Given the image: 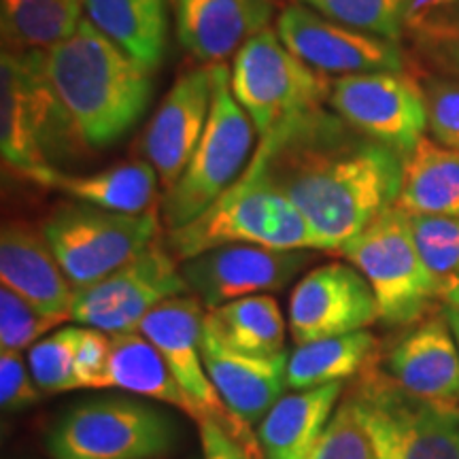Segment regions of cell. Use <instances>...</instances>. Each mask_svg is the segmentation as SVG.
<instances>
[{
  "label": "cell",
  "mask_w": 459,
  "mask_h": 459,
  "mask_svg": "<svg viewBox=\"0 0 459 459\" xmlns=\"http://www.w3.org/2000/svg\"><path fill=\"white\" fill-rule=\"evenodd\" d=\"M338 254L370 283L383 324L412 325L434 313L443 281L423 262L412 237L411 215L400 204L377 217Z\"/></svg>",
  "instance_id": "8992f818"
},
{
  "label": "cell",
  "mask_w": 459,
  "mask_h": 459,
  "mask_svg": "<svg viewBox=\"0 0 459 459\" xmlns=\"http://www.w3.org/2000/svg\"><path fill=\"white\" fill-rule=\"evenodd\" d=\"M189 294L181 264L162 238L99 283L77 290L71 324L124 334L141 328L153 308L175 296Z\"/></svg>",
  "instance_id": "8fae6325"
},
{
  "label": "cell",
  "mask_w": 459,
  "mask_h": 459,
  "mask_svg": "<svg viewBox=\"0 0 459 459\" xmlns=\"http://www.w3.org/2000/svg\"><path fill=\"white\" fill-rule=\"evenodd\" d=\"M377 361V338L359 330L351 334L296 344L287 358V389L300 392L359 377Z\"/></svg>",
  "instance_id": "4316f807"
},
{
  "label": "cell",
  "mask_w": 459,
  "mask_h": 459,
  "mask_svg": "<svg viewBox=\"0 0 459 459\" xmlns=\"http://www.w3.org/2000/svg\"><path fill=\"white\" fill-rule=\"evenodd\" d=\"M0 281L60 324L71 321L77 290L62 271L43 230L26 221L3 223Z\"/></svg>",
  "instance_id": "44dd1931"
},
{
  "label": "cell",
  "mask_w": 459,
  "mask_h": 459,
  "mask_svg": "<svg viewBox=\"0 0 459 459\" xmlns=\"http://www.w3.org/2000/svg\"><path fill=\"white\" fill-rule=\"evenodd\" d=\"M274 30L291 54L325 77L406 71L400 41L341 24L302 3L281 9Z\"/></svg>",
  "instance_id": "5bb4252c"
},
{
  "label": "cell",
  "mask_w": 459,
  "mask_h": 459,
  "mask_svg": "<svg viewBox=\"0 0 459 459\" xmlns=\"http://www.w3.org/2000/svg\"><path fill=\"white\" fill-rule=\"evenodd\" d=\"M170 9L181 48L203 65H223L279 15L277 0H170Z\"/></svg>",
  "instance_id": "ffe728a7"
},
{
  "label": "cell",
  "mask_w": 459,
  "mask_h": 459,
  "mask_svg": "<svg viewBox=\"0 0 459 459\" xmlns=\"http://www.w3.org/2000/svg\"><path fill=\"white\" fill-rule=\"evenodd\" d=\"M255 134L254 122L230 88V68L215 65V100L203 139L179 181L166 189L158 204L166 230L196 220L238 181L255 153Z\"/></svg>",
  "instance_id": "52a82bcc"
},
{
  "label": "cell",
  "mask_w": 459,
  "mask_h": 459,
  "mask_svg": "<svg viewBox=\"0 0 459 459\" xmlns=\"http://www.w3.org/2000/svg\"><path fill=\"white\" fill-rule=\"evenodd\" d=\"M26 179L41 187L57 189L77 203L117 211V213H145L158 209L160 177L147 160L119 162L88 175H74L56 166H45L34 170Z\"/></svg>",
  "instance_id": "7402d4cb"
},
{
  "label": "cell",
  "mask_w": 459,
  "mask_h": 459,
  "mask_svg": "<svg viewBox=\"0 0 459 459\" xmlns=\"http://www.w3.org/2000/svg\"><path fill=\"white\" fill-rule=\"evenodd\" d=\"M378 321L375 291L353 264L330 262L298 279L290 298V334L296 344L351 334Z\"/></svg>",
  "instance_id": "2e32d148"
},
{
  "label": "cell",
  "mask_w": 459,
  "mask_h": 459,
  "mask_svg": "<svg viewBox=\"0 0 459 459\" xmlns=\"http://www.w3.org/2000/svg\"><path fill=\"white\" fill-rule=\"evenodd\" d=\"M307 459H378L368 423L353 394L338 402Z\"/></svg>",
  "instance_id": "1f68e13d"
},
{
  "label": "cell",
  "mask_w": 459,
  "mask_h": 459,
  "mask_svg": "<svg viewBox=\"0 0 459 459\" xmlns=\"http://www.w3.org/2000/svg\"><path fill=\"white\" fill-rule=\"evenodd\" d=\"M215 100V65L189 68L175 79L141 139V153L166 192L179 181L203 139Z\"/></svg>",
  "instance_id": "e0dca14e"
},
{
  "label": "cell",
  "mask_w": 459,
  "mask_h": 459,
  "mask_svg": "<svg viewBox=\"0 0 459 459\" xmlns=\"http://www.w3.org/2000/svg\"><path fill=\"white\" fill-rule=\"evenodd\" d=\"M378 459H459V406H440L395 385L375 364L351 392Z\"/></svg>",
  "instance_id": "30bf717a"
},
{
  "label": "cell",
  "mask_w": 459,
  "mask_h": 459,
  "mask_svg": "<svg viewBox=\"0 0 459 459\" xmlns=\"http://www.w3.org/2000/svg\"><path fill=\"white\" fill-rule=\"evenodd\" d=\"M308 9L377 37L400 41L411 0H298Z\"/></svg>",
  "instance_id": "4dcf8cb0"
},
{
  "label": "cell",
  "mask_w": 459,
  "mask_h": 459,
  "mask_svg": "<svg viewBox=\"0 0 459 459\" xmlns=\"http://www.w3.org/2000/svg\"><path fill=\"white\" fill-rule=\"evenodd\" d=\"M230 88L262 139L285 119L328 105L332 79L304 65L268 28L234 56Z\"/></svg>",
  "instance_id": "9c48e42d"
},
{
  "label": "cell",
  "mask_w": 459,
  "mask_h": 459,
  "mask_svg": "<svg viewBox=\"0 0 459 459\" xmlns=\"http://www.w3.org/2000/svg\"><path fill=\"white\" fill-rule=\"evenodd\" d=\"M13 459H32V457H13Z\"/></svg>",
  "instance_id": "7bdbcfd3"
},
{
  "label": "cell",
  "mask_w": 459,
  "mask_h": 459,
  "mask_svg": "<svg viewBox=\"0 0 459 459\" xmlns=\"http://www.w3.org/2000/svg\"><path fill=\"white\" fill-rule=\"evenodd\" d=\"M82 132L45 71L43 51L0 56V153L26 179L85 149ZM90 149V147H88Z\"/></svg>",
  "instance_id": "3957f363"
},
{
  "label": "cell",
  "mask_w": 459,
  "mask_h": 459,
  "mask_svg": "<svg viewBox=\"0 0 459 459\" xmlns=\"http://www.w3.org/2000/svg\"><path fill=\"white\" fill-rule=\"evenodd\" d=\"M83 325L56 328L28 349V366L41 394L77 392L74 358L82 342Z\"/></svg>",
  "instance_id": "f546056e"
},
{
  "label": "cell",
  "mask_w": 459,
  "mask_h": 459,
  "mask_svg": "<svg viewBox=\"0 0 459 459\" xmlns=\"http://www.w3.org/2000/svg\"><path fill=\"white\" fill-rule=\"evenodd\" d=\"M158 402L102 395L73 404L48 434L51 459H160L177 446L179 428Z\"/></svg>",
  "instance_id": "5b68a950"
},
{
  "label": "cell",
  "mask_w": 459,
  "mask_h": 459,
  "mask_svg": "<svg viewBox=\"0 0 459 459\" xmlns=\"http://www.w3.org/2000/svg\"><path fill=\"white\" fill-rule=\"evenodd\" d=\"M415 48L436 73L459 77V4L409 30Z\"/></svg>",
  "instance_id": "e575fe53"
},
{
  "label": "cell",
  "mask_w": 459,
  "mask_h": 459,
  "mask_svg": "<svg viewBox=\"0 0 459 459\" xmlns=\"http://www.w3.org/2000/svg\"><path fill=\"white\" fill-rule=\"evenodd\" d=\"M443 313H445L446 321H449L453 334H455L457 347H459V308H455V307H443Z\"/></svg>",
  "instance_id": "b9f144b4"
},
{
  "label": "cell",
  "mask_w": 459,
  "mask_h": 459,
  "mask_svg": "<svg viewBox=\"0 0 459 459\" xmlns=\"http://www.w3.org/2000/svg\"><path fill=\"white\" fill-rule=\"evenodd\" d=\"M198 429L203 459H251V453L220 423L200 421Z\"/></svg>",
  "instance_id": "f35d334b"
},
{
  "label": "cell",
  "mask_w": 459,
  "mask_h": 459,
  "mask_svg": "<svg viewBox=\"0 0 459 459\" xmlns=\"http://www.w3.org/2000/svg\"><path fill=\"white\" fill-rule=\"evenodd\" d=\"M111 355V334L96 328H85L74 358L77 389H105V372Z\"/></svg>",
  "instance_id": "74e56055"
},
{
  "label": "cell",
  "mask_w": 459,
  "mask_h": 459,
  "mask_svg": "<svg viewBox=\"0 0 459 459\" xmlns=\"http://www.w3.org/2000/svg\"><path fill=\"white\" fill-rule=\"evenodd\" d=\"M41 230L74 290L99 283L160 238V211L117 213L77 200L49 211Z\"/></svg>",
  "instance_id": "ba28073f"
},
{
  "label": "cell",
  "mask_w": 459,
  "mask_h": 459,
  "mask_svg": "<svg viewBox=\"0 0 459 459\" xmlns=\"http://www.w3.org/2000/svg\"><path fill=\"white\" fill-rule=\"evenodd\" d=\"M57 325L60 321L45 315L11 287L0 285V349L24 353Z\"/></svg>",
  "instance_id": "836d02e7"
},
{
  "label": "cell",
  "mask_w": 459,
  "mask_h": 459,
  "mask_svg": "<svg viewBox=\"0 0 459 459\" xmlns=\"http://www.w3.org/2000/svg\"><path fill=\"white\" fill-rule=\"evenodd\" d=\"M455 4H459V0H411L409 15H406V30L426 24L436 15L446 13Z\"/></svg>",
  "instance_id": "ab89813d"
},
{
  "label": "cell",
  "mask_w": 459,
  "mask_h": 459,
  "mask_svg": "<svg viewBox=\"0 0 459 459\" xmlns=\"http://www.w3.org/2000/svg\"><path fill=\"white\" fill-rule=\"evenodd\" d=\"M45 71L90 149L108 147L128 134L153 96V73L90 20L45 51Z\"/></svg>",
  "instance_id": "7a4b0ae2"
},
{
  "label": "cell",
  "mask_w": 459,
  "mask_h": 459,
  "mask_svg": "<svg viewBox=\"0 0 459 459\" xmlns=\"http://www.w3.org/2000/svg\"><path fill=\"white\" fill-rule=\"evenodd\" d=\"M428 105V130L436 143L459 152V77L426 74L421 79Z\"/></svg>",
  "instance_id": "d590c367"
},
{
  "label": "cell",
  "mask_w": 459,
  "mask_h": 459,
  "mask_svg": "<svg viewBox=\"0 0 459 459\" xmlns=\"http://www.w3.org/2000/svg\"><path fill=\"white\" fill-rule=\"evenodd\" d=\"M411 228L429 271L440 281L455 277L459 273V217L411 215Z\"/></svg>",
  "instance_id": "d6a6232c"
},
{
  "label": "cell",
  "mask_w": 459,
  "mask_h": 459,
  "mask_svg": "<svg viewBox=\"0 0 459 459\" xmlns=\"http://www.w3.org/2000/svg\"><path fill=\"white\" fill-rule=\"evenodd\" d=\"M41 398L30 366L22 351L0 349V406L9 415L28 411Z\"/></svg>",
  "instance_id": "8d00e7d4"
},
{
  "label": "cell",
  "mask_w": 459,
  "mask_h": 459,
  "mask_svg": "<svg viewBox=\"0 0 459 459\" xmlns=\"http://www.w3.org/2000/svg\"><path fill=\"white\" fill-rule=\"evenodd\" d=\"M221 341L251 358L285 353V317L279 302L268 294L238 298L206 311Z\"/></svg>",
  "instance_id": "f1b7e54d"
},
{
  "label": "cell",
  "mask_w": 459,
  "mask_h": 459,
  "mask_svg": "<svg viewBox=\"0 0 459 459\" xmlns=\"http://www.w3.org/2000/svg\"><path fill=\"white\" fill-rule=\"evenodd\" d=\"M344 383L283 394L257 426L266 459H307L342 398Z\"/></svg>",
  "instance_id": "603a6c76"
},
{
  "label": "cell",
  "mask_w": 459,
  "mask_h": 459,
  "mask_svg": "<svg viewBox=\"0 0 459 459\" xmlns=\"http://www.w3.org/2000/svg\"><path fill=\"white\" fill-rule=\"evenodd\" d=\"M251 162L304 215L321 251H341L398 204L404 158L349 126L328 105L262 136Z\"/></svg>",
  "instance_id": "6da1fadb"
},
{
  "label": "cell",
  "mask_w": 459,
  "mask_h": 459,
  "mask_svg": "<svg viewBox=\"0 0 459 459\" xmlns=\"http://www.w3.org/2000/svg\"><path fill=\"white\" fill-rule=\"evenodd\" d=\"M105 389H122L143 400L172 406L196 419L192 404L166 364L156 344L139 330L111 334V355L105 372Z\"/></svg>",
  "instance_id": "d4e9b609"
},
{
  "label": "cell",
  "mask_w": 459,
  "mask_h": 459,
  "mask_svg": "<svg viewBox=\"0 0 459 459\" xmlns=\"http://www.w3.org/2000/svg\"><path fill=\"white\" fill-rule=\"evenodd\" d=\"M398 204L411 215L459 217V152L423 136L404 158Z\"/></svg>",
  "instance_id": "484cf974"
},
{
  "label": "cell",
  "mask_w": 459,
  "mask_h": 459,
  "mask_svg": "<svg viewBox=\"0 0 459 459\" xmlns=\"http://www.w3.org/2000/svg\"><path fill=\"white\" fill-rule=\"evenodd\" d=\"M440 302L445 307L459 308V273L455 277H449L443 281V290H440Z\"/></svg>",
  "instance_id": "60d3db41"
},
{
  "label": "cell",
  "mask_w": 459,
  "mask_h": 459,
  "mask_svg": "<svg viewBox=\"0 0 459 459\" xmlns=\"http://www.w3.org/2000/svg\"><path fill=\"white\" fill-rule=\"evenodd\" d=\"M85 20L147 71L162 66L169 49L170 0H82Z\"/></svg>",
  "instance_id": "cb8c5ba5"
},
{
  "label": "cell",
  "mask_w": 459,
  "mask_h": 459,
  "mask_svg": "<svg viewBox=\"0 0 459 459\" xmlns=\"http://www.w3.org/2000/svg\"><path fill=\"white\" fill-rule=\"evenodd\" d=\"M328 107L368 139L406 158L426 136L428 105L421 79L381 71L332 79Z\"/></svg>",
  "instance_id": "7c38bea8"
},
{
  "label": "cell",
  "mask_w": 459,
  "mask_h": 459,
  "mask_svg": "<svg viewBox=\"0 0 459 459\" xmlns=\"http://www.w3.org/2000/svg\"><path fill=\"white\" fill-rule=\"evenodd\" d=\"M385 375L417 398L459 406V347L445 313H429L392 344Z\"/></svg>",
  "instance_id": "d6986e66"
},
{
  "label": "cell",
  "mask_w": 459,
  "mask_h": 459,
  "mask_svg": "<svg viewBox=\"0 0 459 459\" xmlns=\"http://www.w3.org/2000/svg\"><path fill=\"white\" fill-rule=\"evenodd\" d=\"M313 260V249L223 245L181 262V274L189 294L213 311L238 298L285 290Z\"/></svg>",
  "instance_id": "9a60e30c"
},
{
  "label": "cell",
  "mask_w": 459,
  "mask_h": 459,
  "mask_svg": "<svg viewBox=\"0 0 459 459\" xmlns=\"http://www.w3.org/2000/svg\"><path fill=\"white\" fill-rule=\"evenodd\" d=\"M200 459H203V457H200Z\"/></svg>",
  "instance_id": "ee69618b"
},
{
  "label": "cell",
  "mask_w": 459,
  "mask_h": 459,
  "mask_svg": "<svg viewBox=\"0 0 459 459\" xmlns=\"http://www.w3.org/2000/svg\"><path fill=\"white\" fill-rule=\"evenodd\" d=\"M206 308L196 296L183 294L160 304L143 319L139 332L156 344L162 358L177 378L183 394L187 395L192 404L194 421H215L232 432L234 438L245 446L249 453L260 451L257 436L251 434L249 428L230 415L217 389L206 375L203 349V338Z\"/></svg>",
  "instance_id": "4fadbf2b"
},
{
  "label": "cell",
  "mask_w": 459,
  "mask_h": 459,
  "mask_svg": "<svg viewBox=\"0 0 459 459\" xmlns=\"http://www.w3.org/2000/svg\"><path fill=\"white\" fill-rule=\"evenodd\" d=\"M164 243L179 264L223 245L321 251L304 215L255 162L196 220L166 230Z\"/></svg>",
  "instance_id": "277c9868"
},
{
  "label": "cell",
  "mask_w": 459,
  "mask_h": 459,
  "mask_svg": "<svg viewBox=\"0 0 459 459\" xmlns=\"http://www.w3.org/2000/svg\"><path fill=\"white\" fill-rule=\"evenodd\" d=\"M200 349L206 375L230 415L249 429L260 426L274 402L285 394L290 353L285 351L274 358H251L234 351L217 334L209 315H204Z\"/></svg>",
  "instance_id": "ac0fdd59"
},
{
  "label": "cell",
  "mask_w": 459,
  "mask_h": 459,
  "mask_svg": "<svg viewBox=\"0 0 459 459\" xmlns=\"http://www.w3.org/2000/svg\"><path fill=\"white\" fill-rule=\"evenodd\" d=\"M82 0H0L3 51H49L83 22Z\"/></svg>",
  "instance_id": "83f0119b"
}]
</instances>
